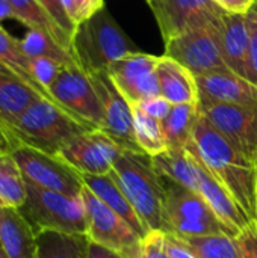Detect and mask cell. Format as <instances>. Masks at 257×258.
Masks as SVG:
<instances>
[{
  "label": "cell",
  "mask_w": 257,
  "mask_h": 258,
  "mask_svg": "<svg viewBox=\"0 0 257 258\" xmlns=\"http://www.w3.org/2000/svg\"><path fill=\"white\" fill-rule=\"evenodd\" d=\"M186 150L195 154L253 225L257 222V166L239 153L198 110Z\"/></svg>",
  "instance_id": "cell-1"
},
{
  "label": "cell",
  "mask_w": 257,
  "mask_h": 258,
  "mask_svg": "<svg viewBox=\"0 0 257 258\" xmlns=\"http://www.w3.org/2000/svg\"><path fill=\"white\" fill-rule=\"evenodd\" d=\"M109 175L127 197L148 231L170 234L164 209V189L151 156L142 151L123 150Z\"/></svg>",
  "instance_id": "cell-2"
},
{
  "label": "cell",
  "mask_w": 257,
  "mask_h": 258,
  "mask_svg": "<svg viewBox=\"0 0 257 258\" xmlns=\"http://www.w3.org/2000/svg\"><path fill=\"white\" fill-rule=\"evenodd\" d=\"M5 127L15 142L55 156L76 136L94 130L50 98L36 100Z\"/></svg>",
  "instance_id": "cell-3"
},
{
  "label": "cell",
  "mask_w": 257,
  "mask_h": 258,
  "mask_svg": "<svg viewBox=\"0 0 257 258\" xmlns=\"http://www.w3.org/2000/svg\"><path fill=\"white\" fill-rule=\"evenodd\" d=\"M71 51L76 62L89 73L106 71L115 60L136 53L138 48L103 8L77 26Z\"/></svg>",
  "instance_id": "cell-4"
},
{
  "label": "cell",
  "mask_w": 257,
  "mask_h": 258,
  "mask_svg": "<svg viewBox=\"0 0 257 258\" xmlns=\"http://www.w3.org/2000/svg\"><path fill=\"white\" fill-rule=\"evenodd\" d=\"M26 186L27 198L18 210L36 233L50 230L86 236L88 222L82 197H70L61 192L48 190L27 180Z\"/></svg>",
  "instance_id": "cell-5"
},
{
  "label": "cell",
  "mask_w": 257,
  "mask_h": 258,
  "mask_svg": "<svg viewBox=\"0 0 257 258\" xmlns=\"http://www.w3.org/2000/svg\"><path fill=\"white\" fill-rule=\"evenodd\" d=\"M161 183L164 189V209L170 225V234L177 237L212 234L236 237L217 218L208 203L197 192L164 175H161Z\"/></svg>",
  "instance_id": "cell-6"
},
{
  "label": "cell",
  "mask_w": 257,
  "mask_h": 258,
  "mask_svg": "<svg viewBox=\"0 0 257 258\" xmlns=\"http://www.w3.org/2000/svg\"><path fill=\"white\" fill-rule=\"evenodd\" d=\"M48 94L55 103L79 121L94 130H103L105 112L100 98L88 73L77 62L62 67L58 77L50 85Z\"/></svg>",
  "instance_id": "cell-7"
},
{
  "label": "cell",
  "mask_w": 257,
  "mask_h": 258,
  "mask_svg": "<svg viewBox=\"0 0 257 258\" xmlns=\"http://www.w3.org/2000/svg\"><path fill=\"white\" fill-rule=\"evenodd\" d=\"M218 20L220 17L208 24L191 27L165 42V56L177 60L194 76L230 71L220 48Z\"/></svg>",
  "instance_id": "cell-8"
},
{
  "label": "cell",
  "mask_w": 257,
  "mask_h": 258,
  "mask_svg": "<svg viewBox=\"0 0 257 258\" xmlns=\"http://www.w3.org/2000/svg\"><path fill=\"white\" fill-rule=\"evenodd\" d=\"M9 154L27 181L48 190L80 197L83 189L82 175L61 156L48 154L20 142H15Z\"/></svg>",
  "instance_id": "cell-9"
},
{
  "label": "cell",
  "mask_w": 257,
  "mask_h": 258,
  "mask_svg": "<svg viewBox=\"0 0 257 258\" xmlns=\"http://www.w3.org/2000/svg\"><path fill=\"white\" fill-rule=\"evenodd\" d=\"M85 204L88 239L101 246L114 249L126 258L142 257V240L135 231L85 184L80 192Z\"/></svg>",
  "instance_id": "cell-10"
},
{
  "label": "cell",
  "mask_w": 257,
  "mask_h": 258,
  "mask_svg": "<svg viewBox=\"0 0 257 258\" xmlns=\"http://www.w3.org/2000/svg\"><path fill=\"white\" fill-rule=\"evenodd\" d=\"M198 110L248 160H257V109L198 95Z\"/></svg>",
  "instance_id": "cell-11"
},
{
  "label": "cell",
  "mask_w": 257,
  "mask_h": 258,
  "mask_svg": "<svg viewBox=\"0 0 257 258\" xmlns=\"http://www.w3.org/2000/svg\"><path fill=\"white\" fill-rule=\"evenodd\" d=\"M88 76L105 112V125L101 132L111 136L123 150L142 151L135 139L133 109L118 91L108 71H89Z\"/></svg>",
  "instance_id": "cell-12"
},
{
  "label": "cell",
  "mask_w": 257,
  "mask_h": 258,
  "mask_svg": "<svg viewBox=\"0 0 257 258\" xmlns=\"http://www.w3.org/2000/svg\"><path fill=\"white\" fill-rule=\"evenodd\" d=\"M158 62V56L136 51L115 60L106 71L130 106H135L159 95Z\"/></svg>",
  "instance_id": "cell-13"
},
{
  "label": "cell",
  "mask_w": 257,
  "mask_h": 258,
  "mask_svg": "<svg viewBox=\"0 0 257 258\" xmlns=\"http://www.w3.org/2000/svg\"><path fill=\"white\" fill-rule=\"evenodd\" d=\"M123 148L105 132L91 130L70 141L59 156L77 172L88 175H106Z\"/></svg>",
  "instance_id": "cell-14"
},
{
  "label": "cell",
  "mask_w": 257,
  "mask_h": 258,
  "mask_svg": "<svg viewBox=\"0 0 257 258\" xmlns=\"http://www.w3.org/2000/svg\"><path fill=\"white\" fill-rule=\"evenodd\" d=\"M165 42L185 30L215 21L223 9L212 0H147Z\"/></svg>",
  "instance_id": "cell-15"
},
{
  "label": "cell",
  "mask_w": 257,
  "mask_h": 258,
  "mask_svg": "<svg viewBox=\"0 0 257 258\" xmlns=\"http://www.w3.org/2000/svg\"><path fill=\"white\" fill-rule=\"evenodd\" d=\"M218 39L221 54L227 68L239 77L253 83L245 14L223 12L218 20Z\"/></svg>",
  "instance_id": "cell-16"
},
{
  "label": "cell",
  "mask_w": 257,
  "mask_h": 258,
  "mask_svg": "<svg viewBox=\"0 0 257 258\" xmlns=\"http://www.w3.org/2000/svg\"><path fill=\"white\" fill-rule=\"evenodd\" d=\"M191 153V151H189ZM192 154V153H191ZM197 166V177H198V195L208 203L217 218L238 237L244 230L253 227L250 219L241 210V207L235 203V200L227 194V190L212 177V174L206 169L201 160L192 154Z\"/></svg>",
  "instance_id": "cell-17"
},
{
  "label": "cell",
  "mask_w": 257,
  "mask_h": 258,
  "mask_svg": "<svg viewBox=\"0 0 257 258\" xmlns=\"http://www.w3.org/2000/svg\"><path fill=\"white\" fill-rule=\"evenodd\" d=\"M198 95L220 103L257 109V86L232 71L194 76Z\"/></svg>",
  "instance_id": "cell-18"
},
{
  "label": "cell",
  "mask_w": 257,
  "mask_h": 258,
  "mask_svg": "<svg viewBox=\"0 0 257 258\" xmlns=\"http://www.w3.org/2000/svg\"><path fill=\"white\" fill-rule=\"evenodd\" d=\"M36 234L18 209L0 207V246L8 258L36 257Z\"/></svg>",
  "instance_id": "cell-19"
},
{
  "label": "cell",
  "mask_w": 257,
  "mask_h": 258,
  "mask_svg": "<svg viewBox=\"0 0 257 258\" xmlns=\"http://www.w3.org/2000/svg\"><path fill=\"white\" fill-rule=\"evenodd\" d=\"M159 95L171 104H197L198 88L194 74L177 60L161 56L156 68Z\"/></svg>",
  "instance_id": "cell-20"
},
{
  "label": "cell",
  "mask_w": 257,
  "mask_h": 258,
  "mask_svg": "<svg viewBox=\"0 0 257 258\" xmlns=\"http://www.w3.org/2000/svg\"><path fill=\"white\" fill-rule=\"evenodd\" d=\"M83 184L98 198L101 200L111 210H114L133 231L135 234L144 240L145 236L150 233L145 225L142 224L141 218L135 212L133 206L127 200V197L123 194L120 186L115 183V180L106 174V175H88V174H80Z\"/></svg>",
  "instance_id": "cell-21"
},
{
  "label": "cell",
  "mask_w": 257,
  "mask_h": 258,
  "mask_svg": "<svg viewBox=\"0 0 257 258\" xmlns=\"http://www.w3.org/2000/svg\"><path fill=\"white\" fill-rule=\"evenodd\" d=\"M39 98H48L38 89L9 71H0V121L12 122L30 104ZM52 100V98H50Z\"/></svg>",
  "instance_id": "cell-22"
},
{
  "label": "cell",
  "mask_w": 257,
  "mask_h": 258,
  "mask_svg": "<svg viewBox=\"0 0 257 258\" xmlns=\"http://www.w3.org/2000/svg\"><path fill=\"white\" fill-rule=\"evenodd\" d=\"M88 236L44 230L36 234L35 258H86Z\"/></svg>",
  "instance_id": "cell-23"
},
{
  "label": "cell",
  "mask_w": 257,
  "mask_h": 258,
  "mask_svg": "<svg viewBox=\"0 0 257 258\" xmlns=\"http://www.w3.org/2000/svg\"><path fill=\"white\" fill-rule=\"evenodd\" d=\"M151 159L159 175L168 177L180 183L182 186L197 192L198 189L197 166H195V160L192 154L186 148L167 150L165 153L153 156Z\"/></svg>",
  "instance_id": "cell-24"
},
{
  "label": "cell",
  "mask_w": 257,
  "mask_h": 258,
  "mask_svg": "<svg viewBox=\"0 0 257 258\" xmlns=\"http://www.w3.org/2000/svg\"><path fill=\"white\" fill-rule=\"evenodd\" d=\"M15 14L17 21H20L27 29H35L47 33L52 36L61 47L73 53V39L67 36L59 26L50 18V15L45 12V9L41 6L38 0H9Z\"/></svg>",
  "instance_id": "cell-25"
},
{
  "label": "cell",
  "mask_w": 257,
  "mask_h": 258,
  "mask_svg": "<svg viewBox=\"0 0 257 258\" xmlns=\"http://www.w3.org/2000/svg\"><path fill=\"white\" fill-rule=\"evenodd\" d=\"M198 116L197 104H173L168 116L162 121V130L168 150L186 148L192 138V130Z\"/></svg>",
  "instance_id": "cell-26"
},
{
  "label": "cell",
  "mask_w": 257,
  "mask_h": 258,
  "mask_svg": "<svg viewBox=\"0 0 257 258\" xmlns=\"http://www.w3.org/2000/svg\"><path fill=\"white\" fill-rule=\"evenodd\" d=\"M27 198L24 175L11 154H0V207L20 209Z\"/></svg>",
  "instance_id": "cell-27"
},
{
  "label": "cell",
  "mask_w": 257,
  "mask_h": 258,
  "mask_svg": "<svg viewBox=\"0 0 257 258\" xmlns=\"http://www.w3.org/2000/svg\"><path fill=\"white\" fill-rule=\"evenodd\" d=\"M0 62L8 70H11L17 77H20L21 80L38 89L42 95L52 98L48 92L44 88H41L33 79L30 73V57L21 50L20 39L14 38L9 32H6L2 27V24H0Z\"/></svg>",
  "instance_id": "cell-28"
},
{
  "label": "cell",
  "mask_w": 257,
  "mask_h": 258,
  "mask_svg": "<svg viewBox=\"0 0 257 258\" xmlns=\"http://www.w3.org/2000/svg\"><path fill=\"white\" fill-rule=\"evenodd\" d=\"M132 109H133V132L138 147L151 157L165 153L168 150V145L162 130V122L142 112L138 106H132Z\"/></svg>",
  "instance_id": "cell-29"
},
{
  "label": "cell",
  "mask_w": 257,
  "mask_h": 258,
  "mask_svg": "<svg viewBox=\"0 0 257 258\" xmlns=\"http://www.w3.org/2000/svg\"><path fill=\"white\" fill-rule=\"evenodd\" d=\"M198 258H241L236 237L226 234L179 237Z\"/></svg>",
  "instance_id": "cell-30"
},
{
  "label": "cell",
  "mask_w": 257,
  "mask_h": 258,
  "mask_svg": "<svg viewBox=\"0 0 257 258\" xmlns=\"http://www.w3.org/2000/svg\"><path fill=\"white\" fill-rule=\"evenodd\" d=\"M20 47L21 50L30 57H47L53 59L62 65L76 62L73 53L61 47L52 36L41 30L35 29H27L26 35L20 39Z\"/></svg>",
  "instance_id": "cell-31"
},
{
  "label": "cell",
  "mask_w": 257,
  "mask_h": 258,
  "mask_svg": "<svg viewBox=\"0 0 257 258\" xmlns=\"http://www.w3.org/2000/svg\"><path fill=\"white\" fill-rule=\"evenodd\" d=\"M62 67H64L62 63H59L53 59H47V57L30 59V73H32L33 79L36 80V83L41 88H44L47 92H48L50 85L55 82L59 71L62 70Z\"/></svg>",
  "instance_id": "cell-32"
},
{
  "label": "cell",
  "mask_w": 257,
  "mask_h": 258,
  "mask_svg": "<svg viewBox=\"0 0 257 258\" xmlns=\"http://www.w3.org/2000/svg\"><path fill=\"white\" fill-rule=\"evenodd\" d=\"M41 3V6L45 9V12L50 15V18L59 26V29L67 35L70 36L71 39L74 38V33H76V23L71 20V17L68 15V12L65 11L64 5L61 0H38Z\"/></svg>",
  "instance_id": "cell-33"
},
{
  "label": "cell",
  "mask_w": 257,
  "mask_h": 258,
  "mask_svg": "<svg viewBox=\"0 0 257 258\" xmlns=\"http://www.w3.org/2000/svg\"><path fill=\"white\" fill-rule=\"evenodd\" d=\"M248 27V56L253 74V83L257 86V2L254 6L245 14Z\"/></svg>",
  "instance_id": "cell-34"
},
{
  "label": "cell",
  "mask_w": 257,
  "mask_h": 258,
  "mask_svg": "<svg viewBox=\"0 0 257 258\" xmlns=\"http://www.w3.org/2000/svg\"><path fill=\"white\" fill-rule=\"evenodd\" d=\"M141 258H171L165 248V233L150 231L142 240V257Z\"/></svg>",
  "instance_id": "cell-35"
},
{
  "label": "cell",
  "mask_w": 257,
  "mask_h": 258,
  "mask_svg": "<svg viewBox=\"0 0 257 258\" xmlns=\"http://www.w3.org/2000/svg\"><path fill=\"white\" fill-rule=\"evenodd\" d=\"M135 106H138L142 112H145L151 118L159 119L161 122L168 116V113H170V110L173 107V104L168 100H165L164 97H161V95L148 98V100H144L142 103L135 104Z\"/></svg>",
  "instance_id": "cell-36"
},
{
  "label": "cell",
  "mask_w": 257,
  "mask_h": 258,
  "mask_svg": "<svg viewBox=\"0 0 257 258\" xmlns=\"http://www.w3.org/2000/svg\"><path fill=\"white\" fill-rule=\"evenodd\" d=\"M241 258H257V228L248 227L236 237Z\"/></svg>",
  "instance_id": "cell-37"
},
{
  "label": "cell",
  "mask_w": 257,
  "mask_h": 258,
  "mask_svg": "<svg viewBox=\"0 0 257 258\" xmlns=\"http://www.w3.org/2000/svg\"><path fill=\"white\" fill-rule=\"evenodd\" d=\"M76 6V24L86 21L100 9L105 8V0H74Z\"/></svg>",
  "instance_id": "cell-38"
},
{
  "label": "cell",
  "mask_w": 257,
  "mask_h": 258,
  "mask_svg": "<svg viewBox=\"0 0 257 258\" xmlns=\"http://www.w3.org/2000/svg\"><path fill=\"white\" fill-rule=\"evenodd\" d=\"M165 248L171 258H198L185 243L182 239L173 234L165 233Z\"/></svg>",
  "instance_id": "cell-39"
},
{
  "label": "cell",
  "mask_w": 257,
  "mask_h": 258,
  "mask_svg": "<svg viewBox=\"0 0 257 258\" xmlns=\"http://www.w3.org/2000/svg\"><path fill=\"white\" fill-rule=\"evenodd\" d=\"M212 2L227 14H247L256 3V0H212Z\"/></svg>",
  "instance_id": "cell-40"
},
{
  "label": "cell",
  "mask_w": 257,
  "mask_h": 258,
  "mask_svg": "<svg viewBox=\"0 0 257 258\" xmlns=\"http://www.w3.org/2000/svg\"><path fill=\"white\" fill-rule=\"evenodd\" d=\"M86 258H126L124 255H121L120 252L114 251V249H109L106 246H101L95 242H91L89 240V245H88V257Z\"/></svg>",
  "instance_id": "cell-41"
},
{
  "label": "cell",
  "mask_w": 257,
  "mask_h": 258,
  "mask_svg": "<svg viewBox=\"0 0 257 258\" xmlns=\"http://www.w3.org/2000/svg\"><path fill=\"white\" fill-rule=\"evenodd\" d=\"M14 145H15L14 138L11 136L5 124L0 121V154H9Z\"/></svg>",
  "instance_id": "cell-42"
},
{
  "label": "cell",
  "mask_w": 257,
  "mask_h": 258,
  "mask_svg": "<svg viewBox=\"0 0 257 258\" xmlns=\"http://www.w3.org/2000/svg\"><path fill=\"white\" fill-rule=\"evenodd\" d=\"M5 20H17V14L9 0H0V23Z\"/></svg>",
  "instance_id": "cell-43"
},
{
  "label": "cell",
  "mask_w": 257,
  "mask_h": 258,
  "mask_svg": "<svg viewBox=\"0 0 257 258\" xmlns=\"http://www.w3.org/2000/svg\"><path fill=\"white\" fill-rule=\"evenodd\" d=\"M61 2H62L65 11L68 12V15L71 17V20L76 23V6H74V0H61ZM76 26H77V24H76Z\"/></svg>",
  "instance_id": "cell-44"
},
{
  "label": "cell",
  "mask_w": 257,
  "mask_h": 258,
  "mask_svg": "<svg viewBox=\"0 0 257 258\" xmlns=\"http://www.w3.org/2000/svg\"><path fill=\"white\" fill-rule=\"evenodd\" d=\"M0 71H9V73H12V71H11V70H8V68H6V67L2 63V62H0ZM12 74H14V73H12Z\"/></svg>",
  "instance_id": "cell-45"
},
{
  "label": "cell",
  "mask_w": 257,
  "mask_h": 258,
  "mask_svg": "<svg viewBox=\"0 0 257 258\" xmlns=\"http://www.w3.org/2000/svg\"><path fill=\"white\" fill-rule=\"evenodd\" d=\"M0 258H8L6 252L3 251V248H2V246H0Z\"/></svg>",
  "instance_id": "cell-46"
},
{
  "label": "cell",
  "mask_w": 257,
  "mask_h": 258,
  "mask_svg": "<svg viewBox=\"0 0 257 258\" xmlns=\"http://www.w3.org/2000/svg\"><path fill=\"white\" fill-rule=\"evenodd\" d=\"M256 166H257V160H256Z\"/></svg>",
  "instance_id": "cell-47"
},
{
  "label": "cell",
  "mask_w": 257,
  "mask_h": 258,
  "mask_svg": "<svg viewBox=\"0 0 257 258\" xmlns=\"http://www.w3.org/2000/svg\"><path fill=\"white\" fill-rule=\"evenodd\" d=\"M256 228H257V222H256Z\"/></svg>",
  "instance_id": "cell-48"
},
{
  "label": "cell",
  "mask_w": 257,
  "mask_h": 258,
  "mask_svg": "<svg viewBox=\"0 0 257 258\" xmlns=\"http://www.w3.org/2000/svg\"><path fill=\"white\" fill-rule=\"evenodd\" d=\"M256 2H257V0H256Z\"/></svg>",
  "instance_id": "cell-49"
}]
</instances>
